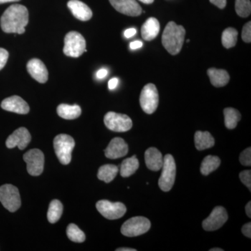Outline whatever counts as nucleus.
I'll list each match as a JSON object with an SVG mask.
<instances>
[{
	"label": "nucleus",
	"mask_w": 251,
	"mask_h": 251,
	"mask_svg": "<svg viewBox=\"0 0 251 251\" xmlns=\"http://www.w3.org/2000/svg\"><path fill=\"white\" fill-rule=\"evenodd\" d=\"M209 1L221 9H224L227 4V0H209Z\"/></svg>",
	"instance_id": "c9c22d12"
},
{
	"label": "nucleus",
	"mask_w": 251,
	"mask_h": 251,
	"mask_svg": "<svg viewBox=\"0 0 251 251\" xmlns=\"http://www.w3.org/2000/svg\"><path fill=\"white\" fill-rule=\"evenodd\" d=\"M160 28V23L156 18H148L142 26V37L145 41L153 40L159 34Z\"/></svg>",
	"instance_id": "aec40b11"
},
{
	"label": "nucleus",
	"mask_w": 251,
	"mask_h": 251,
	"mask_svg": "<svg viewBox=\"0 0 251 251\" xmlns=\"http://www.w3.org/2000/svg\"><path fill=\"white\" fill-rule=\"evenodd\" d=\"M104 123L108 129L115 132L128 131L133 126L129 117L114 112H109L105 115Z\"/></svg>",
	"instance_id": "1a4fd4ad"
},
{
	"label": "nucleus",
	"mask_w": 251,
	"mask_h": 251,
	"mask_svg": "<svg viewBox=\"0 0 251 251\" xmlns=\"http://www.w3.org/2000/svg\"><path fill=\"white\" fill-rule=\"evenodd\" d=\"M215 140L209 132L197 131L195 134V145L199 151L212 148Z\"/></svg>",
	"instance_id": "4be33fe9"
},
{
	"label": "nucleus",
	"mask_w": 251,
	"mask_h": 251,
	"mask_svg": "<svg viewBox=\"0 0 251 251\" xmlns=\"http://www.w3.org/2000/svg\"><path fill=\"white\" fill-rule=\"evenodd\" d=\"M9 58V52L6 50L0 48V71L3 69Z\"/></svg>",
	"instance_id": "f704fd0d"
},
{
	"label": "nucleus",
	"mask_w": 251,
	"mask_h": 251,
	"mask_svg": "<svg viewBox=\"0 0 251 251\" xmlns=\"http://www.w3.org/2000/svg\"><path fill=\"white\" fill-rule=\"evenodd\" d=\"M242 38L243 41L246 43L251 42V23L249 21L242 29Z\"/></svg>",
	"instance_id": "72a5a7b5"
},
{
	"label": "nucleus",
	"mask_w": 251,
	"mask_h": 251,
	"mask_svg": "<svg viewBox=\"0 0 251 251\" xmlns=\"http://www.w3.org/2000/svg\"><path fill=\"white\" fill-rule=\"evenodd\" d=\"M0 202L10 212L17 211L21 206V196L17 187L11 184L0 186Z\"/></svg>",
	"instance_id": "0eeeda50"
},
{
	"label": "nucleus",
	"mask_w": 251,
	"mask_h": 251,
	"mask_svg": "<svg viewBox=\"0 0 251 251\" xmlns=\"http://www.w3.org/2000/svg\"><path fill=\"white\" fill-rule=\"evenodd\" d=\"M119 83L118 78L117 77H113V78L110 79L108 82V88L110 90H115L117 87Z\"/></svg>",
	"instance_id": "4c0bfd02"
},
{
	"label": "nucleus",
	"mask_w": 251,
	"mask_h": 251,
	"mask_svg": "<svg viewBox=\"0 0 251 251\" xmlns=\"http://www.w3.org/2000/svg\"><path fill=\"white\" fill-rule=\"evenodd\" d=\"M138 168H139V161L136 156L134 155L122 162L120 167V175L123 177H128L134 174Z\"/></svg>",
	"instance_id": "b1692460"
},
{
	"label": "nucleus",
	"mask_w": 251,
	"mask_h": 251,
	"mask_svg": "<svg viewBox=\"0 0 251 251\" xmlns=\"http://www.w3.org/2000/svg\"><path fill=\"white\" fill-rule=\"evenodd\" d=\"M161 170V177L158 179V186L162 191L168 192L173 188L176 177V164L172 155L167 154L163 158Z\"/></svg>",
	"instance_id": "39448f33"
},
{
	"label": "nucleus",
	"mask_w": 251,
	"mask_h": 251,
	"mask_svg": "<svg viewBox=\"0 0 251 251\" xmlns=\"http://www.w3.org/2000/svg\"><path fill=\"white\" fill-rule=\"evenodd\" d=\"M128 151V145L121 138L112 139L105 150V155L110 159H117L125 156Z\"/></svg>",
	"instance_id": "f3484780"
},
{
	"label": "nucleus",
	"mask_w": 251,
	"mask_h": 251,
	"mask_svg": "<svg viewBox=\"0 0 251 251\" xmlns=\"http://www.w3.org/2000/svg\"><path fill=\"white\" fill-rule=\"evenodd\" d=\"M146 166L150 171H161L163 164V155L155 148H149L145 153Z\"/></svg>",
	"instance_id": "6ab92c4d"
},
{
	"label": "nucleus",
	"mask_w": 251,
	"mask_h": 251,
	"mask_svg": "<svg viewBox=\"0 0 251 251\" xmlns=\"http://www.w3.org/2000/svg\"><path fill=\"white\" fill-rule=\"evenodd\" d=\"M108 70H106L105 69H101L100 70L98 71V72L97 73V77L98 79H103L104 77L107 76L108 75Z\"/></svg>",
	"instance_id": "a19ab883"
},
{
	"label": "nucleus",
	"mask_w": 251,
	"mask_h": 251,
	"mask_svg": "<svg viewBox=\"0 0 251 251\" xmlns=\"http://www.w3.org/2000/svg\"><path fill=\"white\" fill-rule=\"evenodd\" d=\"M235 11L238 16L247 18L251 13V3L250 0H236Z\"/></svg>",
	"instance_id": "7c9ffc66"
},
{
	"label": "nucleus",
	"mask_w": 251,
	"mask_h": 251,
	"mask_svg": "<svg viewBox=\"0 0 251 251\" xmlns=\"http://www.w3.org/2000/svg\"><path fill=\"white\" fill-rule=\"evenodd\" d=\"M225 125L228 129H234L240 121L241 114L236 109L227 108L224 110Z\"/></svg>",
	"instance_id": "bb28decb"
},
{
	"label": "nucleus",
	"mask_w": 251,
	"mask_h": 251,
	"mask_svg": "<svg viewBox=\"0 0 251 251\" xmlns=\"http://www.w3.org/2000/svg\"><path fill=\"white\" fill-rule=\"evenodd\" d=\"M210 251H224L223 249H219V248H216V249H211Z\"/></svg>",
	"instance_id": "49530a36"
},
{
	"label": "nucleus",
	"mask_w": 251,
	"mask_h": 251,
	"mask_svg": "<svg viewBox=\"0 0 251 251\" xmlns=\"http://www.w3.org/2000/svg\"><path fill=\"white\" fill-rule=\"evenodd\" d=\"M185 35L186 30L183 26L173 21L168 23L162 35L163 47L173 55L179 54L184 44Z\"/></svg>",
	"instance_id": "f03ea898"
},
{
	"label": "nucleus",
	"mask_w": 251,
	"mask_h": 251,
	"mask_svg": "<svg viewBox=\"0 0 251 251\" xmlns=\"http://www.w3.org/2000/svg\"><path fill=\"white\" fill-rule=\"evenodd\" d=\"M23 159L27 163L28 173L31 176H39L44 171V154L40 150L33 149L25 153Z\"/></svg>",
	"instance_id": "9d476101"
},
{
	"label": "nucleus",
	"mask_w": 251,
	"mask_h": 251,
	"mask_svg": "<svg viewBox=\"0 0 251 251\" xmlns=\"http://www.w3.org/2000/svg\"><path fill=\"white\" fill-rule=\"evenodd\" d=\"M29 22V13L25 6L21 4L10 6L0 19L1 29L6 33L22 34Z\"/></svg>",
	"instance_id": "f257e3e1"
},
{
	"label": "nucleus",
	"mask_w": 251,
	"mask_h": 251,
	"mask_svg": "<svg viewBox=\"0 0 251 251\" xmlns=\"http://www.w3.org/2000/svg\"><path fill=\"white\" fill-rule=\"evenodd\" d=\"M30 141V133L27 128L21 127L9 135L6 141V146L9 149L18 147L20 150H23L27 148Z\"/></svg>",
	"instance_id": "ddd939ff"
},
{
	"label": "nucleus",
	"mask_w": 251,
	"mask_h": 251,
	"mask_svg": "<svg viewBox=\"0 0 251 251\" xmlns=\"http://www.w3.org/2000/svg\"><path fill=\"white\" fill-rule=\"evenodd\" d=\"M246 212H247V216L249 218H251V202H248L247 206H246Z\"/></svg>",
	"instance_id": "79ce46f5"
},
{
	"label": "nucleus",
	"mask_w": 251,
	"mask_h": 251,
	"mask_svg": "<svg viewBox=\"0 0 251 251\" xmlns=\"http://www.w3.org/2000/svg\"><path fill=\"white\" fill-rule=\"evenodd\" d=\"M116 251H136V249H130V248H120L116 249Z\"/></svg>",
	"instance_id": "37998d69"
},
{
	"label": "nucleus",
	"mask_w": 251,
	"mask_h": 251,
	"mask_svg": "<svg viewBox=\"0 0 251 251\" xmlns=\"http://www.w3.org/2000/svg\"><path fill=\"white\" fill-rule=\"evenodd\" d=\"M238 31L232 27L225 29L222 34V44L226 49H231L235 46L237 42Z\"/></svg>",
	"instance_id": "c85d7f7f"
},
{
	"label": "nucleus",
	"mask_w": 251,
	"mask_h": 251,
	"mask_svg": "<svg viewBox=\"0 0 251 251\" xmlns=\"http://www.w3.org/2000/svg\"><path fill=\"white\" fill-rule=\"evenodd\" d=\"M151 227L150 220L143 216H135L126 221L121 232L126 237H133L146 233Z\"/></svg>",
	"instance_id": "423d86ee"
},
{
	"label": "nucleus",
	"mask_w": 251,
	"mask_h": 251,
	"mask_svg": "<svg viewBox=\"0 0 251 251\" xmlns=\"http://www.w3.org/2000/svg\"><path fill=\"white\" fill-rule=\"evenodd\" d=\"M227 219L228 216L226 209L223 206H216L211 211L209 217L203 221V229L206 231L216 230L226 224Z\"/></svg>",
	"instance_id": "f8f14e48"
},
{
	"label": "nucleus",
	"mask_w": 251,
	"mask_h": 251,
	"mask_svg": "<svg viewBox=\"0 0 251 251\" xmlns=\"http://www.w3.org/2000/svg\"><path fill=\"white\" fill-rule=\"evenodd\" d=\"M63 52L71 57H79L87 52L86 50V41L80 33L77 31H70L67 33L64 38V47Z\"/></svg>",
	"instance_id": "20e7f679"
},
{
	"label": "nucleus",
	"mask_w": 251,
	"mask_h": 251,
	"mask_svg": "<svg viewBox=\"0 0 251 251\" xmlns=\"http://www.w3.org/2000/svg\"><path fill=\"white\" fill-rule=\"evenodd\" d=\"M67 6L72 14L81 21H89L93 15L90 8L80 0H70Z\"/></svg>",
	"instance_id": "a211bd4d"
},
{
	"label": "nucleus",
	"mask_w": 251,
	"mask_h": 251,
	"mask_svg": "<svg viewBox=\"0 0 251 251\" xmlns=\"http://www.w3.org/2000/svg\"><path fill=\"white\" fill-rule=\"evenodd\" d=\"M189 42H190V39H188L187 43H189Z\"/></svg>",
	"instance_id": "de8ad7c7"
},
{
	"label": "nucleus",
	"mask_w": 251,
	"mask_h": 251,
	"mask_svg": "<svg viewBox=\"0 0 251 251\" xmlns=\"http://www.w3.org/2000/svg\"><path fill=\"white\" fill-rule=\"evenodd\" d=\"M54 149L56 155L63 165H68L72 161V153L75 147V141L70 135L60 134L54 139Z\"/></svg>",
	"instance_id": "7ed1b4c3"
},
{
	"label": "nucleus",
	"mask_w": 251,
	"mask_h": 251,
	"mask_svg": "<svg viewBox=\"0 0 251 251\" xmlns=\"http://www.w3.org/2000/svg\"><path fill=\"white\" fill-rule=\"evenodd\" d=\"M239 178L243 184L245 185L249 191H251V171L250 170L249 171H244L239 174Z\"/></svg>",
	"instance_id": "473e14b6"
},
{
	"label": "nucleus",
	"mask_w": 251,
	"mask_h": 251,
	"mask_svg": "<svg viewBox=\"0 0 251 251\" xmlns=\"http://www.w3.org/2000/svg\"><path fill=\"white\" fill-rule=\"evenodd\" d=\"M3 110L15 113L26 115L29 112V106L27 102L18 96H12L5 99L1 103Z\"/></svg>",
	"instance_id": "2eb2a0df"
},
{
	"label": "nucleus",
	"mask_w": 251,
	"mask_h": 251,
	"mask_svg": "<svg viewBox=\"0 0 251 251\" xmlns=\"http://www.w3.org/2000/svg\"><path fill=\"white\" fill-rule=\"evenodd\" d=\"M239 161L244 166H251V149L249 148L243 151L239 156Z\"/></svg>",
	"instance_id": "2f4dec72"
},
{
	"label": "nucleus",
	"mask_w": 251,
	"mask_h": 251,
	"mask_svg": "<svg viewBox=\"0 0 251 251\" xmlns=\"http://www.w3.org/2000/svg\"><path fill=\"white\" fill-rule=\"evenodd\" d=\"M221 165V159L218 156H207L204 158L201 164V173L204 176L216 171Z\"/></svg>",
	"instance_id": "a878e982"
},
{
	"label": "nucleus",
	"mask_w": 251,
	"mask_h": 251,
	"mask_svg": "<svg viewBox=\"0 0 251 251\" xmlns=\"http://www.w3.org/2000/svg\"><path fill=\"white\" fill-rule=\"evenodd\" d=\"M143 43L141 41H134L130 44V49L131 50L139 49L143 47Z\"/></svg>",
	"instance_id": "ea45409f"
},
{
	"label": "nucleus",
	"mask_w": 251,
	"mask_h": 251,
	"mask_svg": "<svg viewBox=\"0 0 251 251\" xmlns=\"http://www.w3.org/2000/svg\"><path fill=\"white\" fill-rule=\"evenodd\" d=\"M57 114L59 117L65 120H74L80 116L81 108L77 105H68L60 104L57 108Z\"/></svg>",
	"instance_id": "5701e85b"
},
{
	"label": "nucleus",
	"mask_w": 251,
	"mask_h": 251,
	"mask_svg": "<svg viewBox=\"0 0 251 251\" xmlns=\"http://www.w3.org/2000/svg\"><path fill=\"white\" fill-rule=\"evenodd\" d=\"M137 30L135 28H129L125 31V36L126 39H130L136 34Z\"/></svg>",
	"instance_id": "58836bf2"
},
{
	"label": "nucleus",
	"mask_w": 251,
	"mask_h": 251,
	"mask_svg": "<svg viewBox=\"0 0 251 251\" xmlns=\"http://www.w3.org/2000/svg\"><path fill=\"white\" fill-rule=\"evenodd\" d=\"M97 210L103 217L109 220L120 219L126 212V207L122 202H112L103 200L96 204Z\"/></svg>",
	"instance_id": "9b49d317"
},
{
	"label": "nucleus",
	"mask_w": 251,
	"mask_h": 251,
	"mask_svg": "<svg viewBox=\"0 0 251 251\" xmlns=\"http://www.w3.org/2000/svg\"><path fill=\"white\" fill-rule=\"evenodd\" d=\"M118 172L119 168L115 165H104L99 168L97 176L101 181H105V183H110L116 177Z\"/></svg>",
	"instance_id": "393cba45"
},
{
	"label": "nucleus",
	"mask_w": 251,
	"mask_h": 251,
	"mask_svg": "<svg viewBox=\"0 0 251 251\" xmlns=\"http://www.w3.org/2000/svg\"><path fill=\"white\" fill-rule=\"evenodd\" d=\"M118 12L128 16H139L142 14L141 6L135 0H109Z\"/></svg>",
	"instance_id": "4468645a"
},
{
	"label": "nucleus",
	"mask_w": 251,
	"mask_h": 251,
	"mask_svg": "<svg viewBox=\"0 0 251 251\" xmlns=\"http://www.w3.org/2000/svg\"><path fill=\"white\" fill-rule=\"evenodd\" d=\"M67 234L68 237L72 242L82 243L85 241V234L75 224H70L67 227Z\"/></svg>",
	"instance_id": "c756f323"
},
{
	"label": "nucleus",
	"mask_w": 251,
	"mask_h": 251,
	"mask_svg": "<svg viewBox=\"0 0 251 251\" xmlns=\"http://www.w3.org/2000/svg\"><path fill=\"white\" fill-rule=\"evenodd\" d=\"M63 205L58 200H53L50 204L48 211V220L51 224H55L62 215Z\"/></svg>",
	"instance_id": "cd10ccee"
},
{
	"label": "nucleus",
	"mask_w": 251,
	"mask_h": 251,
	"mask_svg": "<svg viewBox=\"0 0 251 251\" xmlns=\"http://www.w3.org/2000/svg\"><path fill=\"white\" fill-rule=\"evenodd\" d=\"M207 74L210 79L211 83L216 87H224L228 83L229 75L228 73L224 69H216L211 68L208 69Z\"/></svg>",
	"instance_id": "412c9836"
},
{
	"label": "nucleus",
	"mask_w": 251,
	"mask_h": 251,
	"mask_svg": "<svg viewBox=\"0 0 251 251\" xmlns=\"http://www.w3.org/2000/svg\"><path fill=\"white\" fill-rule=\"evenodd\" d=\"M242 232L246 237L251 238V223L244 225L242 227Z\"/></svg>",
	"instance_id": "e433bc0d"
},
{
	"label": "nucleus",
	"mask_w": 251,
	"mask_h": 251,
	"mask_svg": "<svg viewBox=\"0 0 251 251\" xmlns=\"http://www.w3.org/2000/svg\"><path fill=\"white\" fill-rule=\"evenodd\" d=\"M159 97L156 86L148 84L144 87L140 94V103L143 111L149 115L153 113L158 108Z\"/></svg>",
	"instance_id": "6e6552de"
},
{
	"label": "nucleus",
	"mask_w": 251,
	"mask_h": 251,
	"mask_svg": "<svg viewBox=\"0 0 251 251\" xmlns=\"http://www.w3.org/2000/svg\"><path fill=\"white\" fill-rule=\"evenodd\" d=\"M27 72L31 77L40 82L45 83L49 79V72L42 61L39 59H32L27 64Z\"/></svg>",
	"instance_id": "dca6fc26"
},
{
	"label": "nucleus",
	"mask_w": 251,
	"mask_h": 251,
	"mask_svg": "<svg viewBox=\"0 0 251 251\" xmlns=\"http://www.w3.org/2000/svg\"><path fill=\"white\" fill-rule=\"evenodd\" d=\"M20 0H0V4H4V3L13 2V1H18Z\"/></svg>",
	"instance_id": "a18cd8bd"
},
{
	"label": "nucleus",
	"mask_w": 251,
	"mask_h": 251,
	"mask_svg": "<svg viewBox=\"0 0 251 251\" xmlns=\"http://www.w3.org/2000/svg\"><path fill=\"white\" fill-rule=\"evenodd\" d=\"M139 1H142L144 4H152L154 0H139Z\"/></svg>",
	"instance_id": "c03bdc74"
}]
</instances>
